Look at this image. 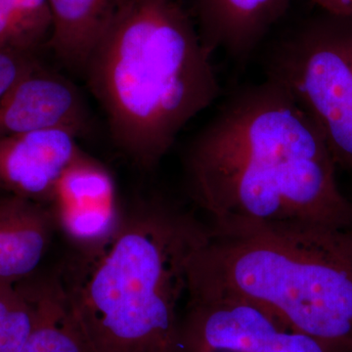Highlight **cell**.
Returning a JSON list of instances; mask_svg holds the SVG:
<instances>
[{
	"label": "cell",
	"instance_id": "cell-1",
	"mask_svg": "<svg viewBox=\"0 0 352 352\" xmlns=\"http://www.w3.org/2000/svg\"><path fill=\"white\" fill-rule=\"evenodd\" d=\"M183 170L210 235L280 224L352 228V201L318 127L264 78L227 94L185 149Z\"/></svg>",
	"mask_w": 352,
	"mask_h": 352
},
{
	"label": "cell",
	"instance_id": "cell-2",
	"mask_svg": "<svg viewBox=\"0 0 352 352\" xmlns=\"http://www.w3.org/2000/svg\"><path fill=\"white\" fill-rule=\"evenodd\" d=\"M210 229L160 193L122 208L105 239L57 271L91 352H179L189 270Z\"/></svg>",
	"mask_w": 352,
	"mask_h": 352
},
{
	"label": "cell",
	"instance_id": "cell-3",
	"mask_svg": "<svg viewBox=\"0 0 352 352\" xmlns=\"http://www.w3.org/2000/svg\"><path fill=\"white\" fill-rule=\"evenodd\" d=\"M212 55L175 0H124L82 75L116 149L152 171L184 127L221 96Z\"/></svg>",
	"mask_w": 352,
	"mask_h": 352
},
{
	"label": "cell",
	"instance_id": "cell-4",
	"mask_svg": "<svg viewBox=\"0 0 352 352\" xmlns=\"http://www.w3.org/2000/svg\"><path fill=\"white\" fill-rule=\"evenodd\" d=\"M188 289L250 300L352 352V228L280 224L210 235L192 259Z\"/></svg>",
	"mask_w": 352,
	"mask_h": 352
},
{
	"label": "cell",
	"instance_id": "cell-5",
	"mask_svg": "<svg viewBox=\"0 0 352 352\" xmlns=\"http://www.w3.org/2000/svg\"><path fill=\"white\" fill-rule=\"evenodd\" d=\"M258 54L265 78L293 95L337 168L352 173V18L321 11L266 41Z\"/></svg>",
	"mask_w": 352,
	"mask_h": 352
},
{
	"label": "cell",
	"instance_id": "cell-6",
	"mask_svg": "<svg viewBox=\"0 0 352 352\" xmlns=\"http://www.w3.org/2000/svg\"><path fill=\"white\" fill-rule=\"evenodd\" d=\"M48 207L76 248L105 239L122 214L112 175L83 153L60 178Z\"/></svg>",
	"mask_w": 352,
	"mask_h": 352
},
{
	"label": "cell",
	"instance_id": "cell-7",
	"mask_svg": "<svg viewBox=\"0 0 352 352\" xmlns=\"http://www.w3.org/2000/svg\"><path fill=\"white\" fill-rule=\"evenodd\" d=\"M78 136L53 127L0 138V189L48 206L60 178L82 153Z\"/></svg>",
	"mask_w": 352,
	"mask_h": 352
},
{
	"label": "cell",
	"instance_id": "cell-8",
	"mask_svg": "<svg viewBox=\"0 0 352 352\" xmlns=\"http://www.w3.org/2000/svg\"><path fill=\"white\" fill-rule=\"evenodd\" d=\"M292 0H194V22L210 55L221 51L244 69L258 56Z\"/></svg>",
	"mask_w": 352,
	"mask_h": 352
},
{
	"label": "cell",
	"instance_id": "cell-9",
	"mask_svg": "<svg viewBox=\"0 0 352 352\" xmlns=\"http://www.w3.org/2000/svg\"><path fill=\"white\" fill-rule=\"evenodd\" d=\"M88 122L75 85L41 64L0 100V138L53 127L73 129L80 136L87 132Z\"/></svg>",
	"mask_w": 352,
	"mask_h": 352
},
{
	"label": "cell",
	"instance_id": "cell-10",
	"mask_svg": "<svg viewBox=\"0 0 352 352\" xmlns=\"http://www.w3.org/2000/svg\"><path fill=\"white\" fill-rule=\"evenodd\" d=\"M292 329L248 303L208 310L184 329L179 352H279Z\"/></svg>",
	"mask_w": 352,
	"mask_h": 352
},
{
	"label": "cell",
	"instance_id": "cell-11",
	"mask_svg": "<svg viewBox=\"0 0 352 352\" xmlns=\"http://www.w3.org/2000/svg\"><path fill=\"white\" fill-rule=\"evenodd\" d=\"M56 227L48 206L0 196V283H17L36 273Z\"/></svg>",
	"mask_w": 352,
	"mask_h": 352
},
{
	"label": "cell",
	"instance_id": "cell-12",
	"mask_svg": "<svg viewBox=\"0 0 352 352\" xmlns=\"http://www.w3.org/2000/svg\"><path fill=\"white\" fill-rule=\"evenodd\" d=\"M16 285L32 314L31 333L22 352H91L57 272L34 273Z\"/></svg>",
	"mask_w": 352,
	"mask_h": 352
},
{
	"label": "cell",
	"instance_id": "cell-13",
	"mask_svg": "<svg viewBox=\"0 0 352 352\" xmlns=\"http://www.w3.org/2000/svg\"><path fill=\"white\" fill-rule=\"evenodd\" d=\"M124 0H50L48 45L65 67L82 74L94 46Z\"/></svg>",
	"mask_w": 352,
	"mask_h": 352
},
{
	"label": "cell",
	"instance_id": "cell-14",
	"mask_svg": "<svg viewBox=\"0 0 352 352\" xmlns=\"http://www.w3.org/2000/svg\"><path fill=\"white\" fill-rule=\"evenodd\" d=\"M52 27L50 0H0V50L36 56Z\"/></svg>",
	"mask_w": 352,
	"mask_h": 352
},
{
	"label": "cell",
	"instance_id": "cell-15",
	"mask_svg": "<svg viewBox=\"0 0 352 352\" xmlns=\"http://www.w3.org/2000/svg\"><path fill=\"white\" fill-rule=\"evenodd\" d=\"M32 326L31 307L16 283H0V352H22Z\"/></svg>",
	"mask_w": 352,
	"mask_h": 352
},
{
	"label": "cell",
	"instance_id": "cell-16",
	"mask_svg": "<svg viewBox=\"0 0 352 352\" xmlns=\"http://www.w3.org/2000/svg\"><path fill=\"white\" fill-rule=\"evenodd\" d=\"M39 65L36 56L0 50V100Z\"/></svg>",
	"mask_w": 352,
	"mask_h": 352
},
{
	"label": "cell",
	"instance_id": "cell-17",
	"mask_svg": "<svg viewBox=\"0 0 352 352\" xmlns=\"http://www.w3.org/2000/svg\"><path fill=\"white\" fill-rule=\"evenodd\" d=\"M321 11L333 15L352 18V0H309Z\"/></svg>",
	"mask_w": 352,
	"mask_h": 352
}]
</instances>
